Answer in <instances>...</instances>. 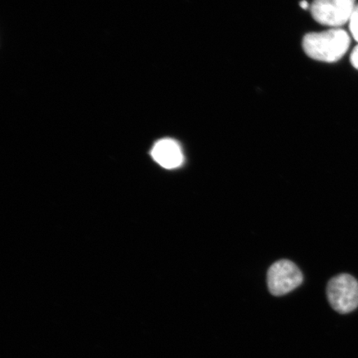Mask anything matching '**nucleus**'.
Segmentation results:
<instances>
[{
    "mask_svg": "<svg viewBox=\"0 0 358 358\" xmlns=\"http://www.w3.org/2000/svg\"><path fill=\"white\" fill-rule=\"evenodd\" d=\"M350 59L352 66L358 70V45L355 49H353Z\"/></svg>",
    "mask_w": 358,
    "mask_h": 358,
    "instance_id": "0eeeda50",
    "label": "nucleus"
},
{
    "mask_svg": "<svg viewBox=\"0 0 358 358\" xmlns=\"http://www.w3.org/2000/svg\"><path fill=\"white\" fill-rule=\"evenodd\" d=\"M327 296L331 306L339 313H349L358 307V282L350 275L334 277L327 286Z\"/></svg>",
    "mask_w": 358,
    "mask_h": 358,
    "instance_id": "7ed1b4c3",
    "label": "nucleus"
},
{
    "mask_svg": "<svg viewBox=\"0 0 358 358\" xmlns=\"http://www.w3.org/2000/svg\"><path fill=\"white\" fill-rule=\"evenodd\" d=\"M351 44L350 36L345 30L331 29L304 36L302 47L306 55L316 61L338 62L345 55Z\"/></svg>",
    "mask_w": 358,
    "mask_h": 358,
    "instance_id": "f257e3e1",
    "label": "nucleus"
},
{
    "mask_svg": "<svg viewBox=\"0 0 358 358\" xmlns=\"http://www.w3.org/2000/svg\"><path fill=\"white\" fill-rule=\"evenodd\" d=\"M348 24L352 38L358 43V4L355 8V12L352 13Z\"/></svg>",
    "mask_w": 358,
    "mask_h": 358,
    "instance_id": "423d86ee",
    "label": "nucleus"
},
{
    "mask_svg": "<svg viewBox=\"0 0 358 358\" xmlns=\"http://www.w3.org/2000/svg\"><path fill=\"white\" fill-rule=\"evenodd\" d=\"M301 7L303 8V10H308V3L306 1V0H303V1L301 2Z\"/></svg>",
    "mask_w": 358,
    "mask_h": 358,
    "instance_id": "6e6552de",
    "label": "nucleus"
},
{
    "mask_svg": "<svg viewBox=\"0 0 358 358\" xmlns=\"http://www.w3.org/2000/svg\"><path fill=\"white\" fill-rule=\"evenodd\" d=\"M151 155L160 166L167 169L178 168L183 162L181 147L171 138H164L157 142Z\"/></svg>",
    "mask_w": 358,
    "mask_h": 358,
    "instance_id": "39448f33",
    "label": "nucleus"
},
{
    "mask_svg": "<svg viewBox=\"0 0 358 358\" xmlns=\"http://www.w3.org/2000/svg\"><path fill=\"white\" fill-rule=\"evenodd\" d=\"M355 0H315L310 7L313 20L322 25L339 29L348 24L355 10Z\"/></svg>",
    "mask_w": 358,
    "mask_h": 358,
    "instance_id": "f03ea898",
    "label": "nucleus"
},
{
    "mask_svg": "<svg viewBox=\"0 0 358 358\" xmlns=\"http://www.w3.org/2000/svg\"><path fill=\"white\" fill-rule=\"evenodd\" d=\"M299 267L288 259H281L268 268L267 284L268 290L275 296H282L299 287L303 282Z\"/></svg>",
    "mask_w": 358,
    "mask_h": 358,
    "instance_id": "20e7f679",
    "label": "nucleus"
}]
</instances>
